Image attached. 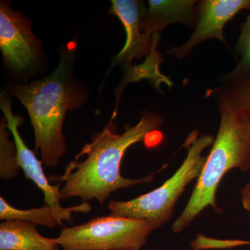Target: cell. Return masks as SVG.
<instances>
[{
  "label": "cell",
  "mask_w": 250,
  "mask_h": 250,
  "mask_svg": "<svg viewBox=\"0 0 250 250\" xmlns=\"http://www.w3.org/2000/svg\"><path fill=\"white\" fill-rule=\"evenodd\" d=\"M113 119L101 131L94 134L75 159L67 165L65 173L49 177L61 182L62 200L80 197L82 201L96 200L103 205L112 193L122 188L150 183L154 174L139 179L125 178L121 174L122 160L128 148L155 134L162 124L158 115L148 113L133 126H126L123 134L116 132Z\"/></svg>",
  "instance_id": "obj_1"
},
{
  "label": "cell",
  "mask_w": 250,
  "mask_h": 250,
  "mask_svg": "<svg viewBox=\"0 0 250 250\" xmlns=\"http://www.w3.org/2000/svg\"><path fill=\"white\" fill-rule=\"evenodd\" d=\"M71 52L63 54L53 73L30 84L13 86L11 92L27 108L35 135V147L42 164L58 166L67 152L62 123L67 110L76 106L71 85Z\"/></svg>",
  "instance_id": "obj_2"
},
{
  "label": "cell",
  "mask_w": 250,
  "mask_h": 250,
  "mask_svg": "<svg viewBox=\"0 0 250 250\" xmlns=\"http://www.w3.org/2000/svg\"><path fill=\"white\" fill-rule=\"evenodd\" d=\"M219 108L218 134L187 207L172 225L174 233L187 228L207 207L217 209V188L227 172L250 169V120L238 118L225 106Z\"/></svg>",
  "instance_id": "obj_3"
},
{
  "label": "cell",
  "mask_w": 250,
  "mask_h": 250,
  "mask_svg": "<svg viewBox=\"0 0 250 250\" xmlns=\"http://www.w3.org/2000/svg\"><path fill=\"white\" fill-rule=\"evenodd\" d=\"M213 143L211 136H199L198 131H192L184 143L187 158L173 175L152 191L129 201L111 200L108 205L111 215L147 220L155 229L167 223L186 188L201 173L207 158L202 152Z\"/></svg>",
  "instance_id": "obj_4"
},
{
  "label": "cell",
  "mask_w": 250,
  "mask_h": 250,
  "mask_svg": "<svg viewBox=\"0 0 250 250\" xmlns=\"http://www.w3.org/2000/svg\"><path fill=\"white\" fill-rule=\"evenodd\" d=\"M154 229L147 220L110 215L64 228L56 238L63 250H140Z\"/></svg>",
  "instance_id": "obj_5"
},
{
  "label": "cell",
  "mask_w": 250,
  "mask_h": 250,
  "mask_svg": "<svg viewBox=\"0 0 250 250\" xmlns=\"http://www.w3.org/2000/svg\"><path fill=\"white\" fill-rule=\"evenodd\" d=\"M0 48L5 62L16 71L32 67L40 49L27 21L3 2L0 7Z\"/></svg>",
  "instance_id": "obj_6"
},
{
  "label": "cell",
  "mask_w": 250,
  "mask_h": 250,
  "mask_svg": "<svg viewBox=\"0 0 250 250\" xmlns=\"http://www.w3.org/2000/svg\"><path fill=\"white\" fill-rule=\"evenodd\" d=\"M243 10H250V0H205L197 6L198 21L191 37L180 47L171 49L168 54L183 59L199 44L215 39L228 45L224 27L229 21Z\"/></svg>",
  "instance_id": "obj_7"
},
{
  "label": "cell",
  "mask_w": 250,
  "mask_h": 250,
  "mask_svg": "<svg viewBox=\"0 0 250 250\" xmlns=\"http://www.w3.org/2000/svg\"><path fill=\"white\" fill-rule=\"evenodd\" d=\"M0 107L7 121L8 129L14 137L17 148L18 162L26 177L32 181L43 192L45 204L57 209L62 208L60 195L62 184L59 182L56 185H52L49 183V179L44 173L42 163L26 146L20 134L18 128L22 123V118L20 116H14L11 109V100L4 93L1 94L0 98Z\"/></svg>",
  "instance_id": "obj_8"
},
{
  "label": "cell",
  "mask_w": 250,
  "mask_h": 250,
  "mask_svg": "<svg viewBox=\"0 0 250 250\" xmlns=\"http://www.w3.org/2000/svg\"><path fill=\"white\" fill-rule=\"evenodd\" d=\"M111 2V12L119 18L126 32L124 47L115 57V62L130 67L133 59L148 57L152 51L153 38L146 35L141 28V19L146 9L139 1L113 0Z\"/></svg>",
  "instance_id": "obj_9"
},
{
  "label": "cell",
  "mask_w": 250,
  "mask_h": 250,
  "mask_svg": "<svg viewBox=\"0 0 250 250\" xmlns=\"http://www.w3.org/2000/svg\"><path fill=\"white\" fill-rule=\"evenodd\" d=\"M149 8L141 19L143 32L153 38L166 27L173 23L190 25L195 21V5L196 1L189 0H149Z\"/></svg>",
  "instance_id": "obj_10"
},
{
  "label": "cell",
  "mask_w": 250,
  "mask_h": 250,
  "mask_svg": "<svg viewBox=\"0 0 250 250\" xmlns=\"http://www.w3.org/2000/svg\"><path fill=\"white\" fill-rule=\"evenodd\" d=\"M91 210V206L85 202L81 205L57 208L45 204L40 208L31 209H19L10 205L2 196L0 197V219L6 220H17L27 221L36 226L47 227L54 228L62 225L66 221L72 224V213H87Z\"/></svg>",
  "instance_id": "obj_11"
},
{
  "label": "cell",
  "mask_w": 250,
  "mask_h": 250,
  "mask_svg": "<svg viewBox=\"0 0 250 250\" xmlns=\"http://www.w3.org/2000/svg\"><path fill=\"white\" fill-rule=\"evenodd\" d=\"M57 238L39 233L36 225L23 220H6L0 224V250H58Z\"/></svg>",
  "instance_id": "obj_12"
},
{
  "label": "cell",
  "mask_w": 250,
  "mask_h": 250,
  "mask_svg": "<svg viewBox=\"0 0 250 250\" xmlns=\"http://www.w3.org/2000/svg\"><path fill=\"white\" fill-rule=\"evenodd\" d=\"M216 90L219 106H225L242 120H250V74Z\"/></svg>",
  "instance_id": "obj_13"
},
{
  "label": "cell",
  "mask_w": 250,
  "mask_h": 250,
  "mask_svg": "<svg viewBox=\"0 0 250 250\" xmlns=\"http://www.w3.org/2000/svg\"><path fill=\"white\" fill-rule=\"evenodd\" d=\"M6 128L7 121L4 117L0 122V177L9 180L17 177L21 167L18 162L16 143L10 139Z\"/></svg>",
  "instance_id": "obj_14"
},
{
  "label": "cell",
  "mask_w": 250,
  "mask_h": 250,
  "mask_svg": "<svg viewBox=\"0 0 250 250\" xmlns=\"http://www.w3.org/2000/svg\"><path fill=\"white\" fill-rule=\"evenodd\" d=\"M236 49L241 56V59L234 70L224 77L222 82L225 84L250 74V12L246 21L242 24L241 34L237 42Z\"/></svg>",
  "instance_id": "obj_15"
},
{
  "label": "cell",
  "mask_w": 250,
  "mask_h": 250,
  "mask_svg": "<svg viewBox=\"0 0 250 250\" xmlns=\"http://www.w3.org/2000/svg\"><path fill=\"white\" fill-rule=\"evenodd\" d=\"M242 203L250 216V182L247 183L241 191Z\"/></svg>",
  "instance_id": "obj_16"
},
{
  "label": "cell",
  "mask_w": 250,
  "mask_h": 250,
  "mask_svg": "<svg viewBox=\"0 0 250 250\" xmlns=\"http://www.w3.org/2000/svg\"></svg>",
  "instance_id": "obj_17"
}]
</instances>
